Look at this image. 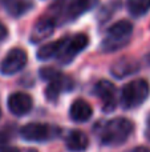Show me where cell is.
<instances>
[{
    "instance_id": "obj_1",
    "label": "cell",
    "mask_w": 150,
    "mask_h": 152,
    "mask_svg": "<svg viewBox=\"0 0 150 152\" xmlns=\"http://www.w3.org/2000/svg\"><path fill=\"white\" fill-rule=\"evenodd\" d=\"M133 129L134 126L129 119L116 118L102 124L98 129V136L104 145H120L129 139Z\"/></svg>"
},
{
    "instance_id": "obj_2",
    "label": "cell",
    "mask_w": 150,
    "mask_h": 152,
    "mask_svg": "<svg viewBox=\"0 0 150 152\" xmlns=\"http://www.w3.org/2000/svg\"><path fill=\"white\" fill-rule=\"evenodd\" d=\"M133 32V24L128 20H120L109 27L106 37L101 43V50L104 52H113L121 50L128 44L130 35Z\"/></svg>"
},
{
    "instance_id": "obj_3",
    "label": "cell",
    "mask_w": 150,
    "mask_h": 152,
    "mask_svg": "<svg viewBox=\"0 0 150 152\" xmlns=\"http://www.w3.org/2000/svg\"><path fill=\"white\" fill-rule=\"evenodd\" d=\"M150 94V86L145 79L129 81L121 91V104L125 110H132L141 105Z\"/></svg>"
},
{
    "instance_id": "obj_4",
    "label": "cell",
    "mask_w": 150,
    "mask_h": 152,
    "mask_svg": "<svg viewBox=\"0 0 150 152\" xmlns=\"http://www.w3.org/2000/svg\"><path fill=\"white\" fill-rule=\"evenodd\" d=\"M28 56L27 52L21 48H12L0 61V74L5 76L15 75L25 67Z\"/></svg>"
},
{
    "instance_id": "obj_5",
    "label": "cell",
    "mask_w": 150,
    "mask_h": 152,
    "mask_svg": "<svg viewBox=\"0 0 150 152\" xmlns=\"http://www.w3.org/2000/svg\"><path fill=\"white\" fill-rule=\"evenodd\" d=\"M89 44V37L85 34H77L73 37H68L58 55V60L63 64H69L82 50L88 47Z\"/></svg>"
},
{
    "instance_id": "obj_6",
    "label": "cell",
    "mask_w": 150,
    "mask_h": 152,
    "mask_svg": "<svg viewBox=\"0 0 150 152\" xmlns=\"http://www.w3.org/2000/svg\"><path fill=\"white\" fill-rule=\"evenodd\" d=\"M20 135L27 142H47L56 136L55 128L43 123H29L20 129Z\"/></svg>"
},
{
    "instance_id": "obj_7",
    "label": "cell",
    "mask_w": 150,
    "mask_h": 152,
    "mask_svg": "<svg viewBox=\"0 0 150 152\" xmlns=\"http://www.w3.org/2000/svg\"><path fill=\"white\" fill-rule=\"evenodd\" d=\"M94 94L98 99H101L104 105V111L110 112L117 105V96H116V87L113 83L108 80H100L94 86Z\"/></svg>"
},
{
    "instance_id": "obj_8",
    "label": "cell",
    "mask_w": 150,
    "mask_h": 152,
    "mask_svg": "<svg viewBox=\"0 0 150 152\" xmlns=\"http://www.w3.org/2000/svg\"><path fill=\"white\" fill-rule=\"evenodd\" d=\"M7 105L11 113H13L16 116H23V115H27L32 110L33 102H32V97L28 94L15 92V94H12L8 97Z\"/></svg>"
},
{
    "instance_id": "obj_9",
    "label": "cell",
    "mask_w": 150,
    "mask_h": 152,
    "mask_svg": "<svg viewBox=\"0 0 150 152\" xmlns=\"http://www.w3.org/2000/svg\"><path fill=\"white\" fill-rule=\"evenodd\" d=\"M73 88V81L71 77L60 74L56 79L49 81L47 89H45V96L48 100L53 102V100H57V97L60 96V94L63 91H69V89Z\"/></svg>"
},
{
    "instance_id": "obj_10",
    "label": "cell",
    "mask_w": 150,
    "mask_h": 152,
    "mask_svg": "<svg viewBox=\"0 0 150 152\" xmlns=\"http://www.w3.org/2000/svg\"><path fill=\"white\" fill-rule=\"evenodd\" d=\"M53 32H55V21L52 19H40L32 28L29 40L33 44H37V43L44 42L45 39L50 37Z\"/></svg>"
},
{
    "instance_id": "obj_11",
    "label": "cell",
    "mask_w": 150,
    "mask_h": 152,
    "mask_svg": "<svg viewBox=\"0 0 150 152\" xmlns=\"http://www.w3.org/2000/svg\"><path fill=\"white\" fill-rule=\"evenodd\" d=\"M140 71V64L137 60L132 58H122L118 59L113 66L110 67V72L114 77L117 79H124L126 76H130Z\"/></svg>"
},
{
    "instance_id": "obj_12",
    "label": "cell",
    "mask_w": 150,
    "mask_h": 152,
    "mask_svg": "<svg viewBox=\"0 0 150 152\" xmlns=\"http://www.w3.org/2000/svg\"><path fill=\"white\" fill-rule=\"evenodd\" d=\"M93 115V110L89 105V103H87L82 99H77L72 103L71 108H69V116L73 121L77 123H84L88 121Z\"/></svg>"
},
{
    "instance_id": "obj_13",
    "label": "cell",
    "mask_w": 150,
    "mask_h": 152,
    "mask_svg": "<svg viewBox=\"0 0 150 152\" xmlns=\"http://www.w3.org/2000/svg\"><path fill=\"white\" fill-rule=\"evenodd\" d=\"M97 4L98 0H71L66 7V16L68 19L73 20L92 11Z\"/></svg>"
},
{
    "instance_id": "obj_14",
    "label": "cell",
    "mask_w": 150,
    "mask_h": 152,
    "mask_svg": "<svg viewBox=\"0 0 150 152\" xmlns=\"http://www.w3.org/2000/svg\"><path fill=\"white\" fill-rule=\"evenodd\" d=\"M65 144H66V148H68L69 151L82 152L88 148L89 140H88V136L82 131L74 129V131H71L68 135H66Z\"/></svg>"
},
{
    "instance_id": "obj_15",
    "label": "cell",
    "mask_w": 150,
    "mask_h": 152,
    "mask_svg": "<svg viewBox=\"0 0 150 152\" xmlns=\"http://www.w3.org/2000/svg\"><path fill=\"white\" fill-rule=\"evenodd\" d=\"M66 39L68 37H63V39H58L57 42H52V43H48V44L43 45L37 51V59L39 60H49V59H53V58H58Z\"/></svg>"
},
{
    "instance_id": "obj_16",
    "label": "cell",
    "mask_w": 150,
    "mask_h": 152,
    "mask_svg": "<svg viewBox=\"0 0 150 152\" xmlns=\"http://www.w3.org/2000/svg\"><path fill=\"white\" fill-rule=\"evenodd\" d=\"M128 11L134 18H141L150 11V0H128Z\"/></svg>"
},
{
    "instance_id": "obj_17",
    "label": "cell",
    "mask_w": 150,
    "mask_h": 152,
    "mask_svg": "<svg viewBox=\"0 0 150 152\" xmlns=\"http://www.w3.org/2000/svg\"><path fill=\"white\" fill-rule=\"evenodd\" d=\"M32 7H33V4H32L29 0H15V1H12L11 4L5 5L8 13L15 16V18H19V16L27 13Z\"/></svg>"
},
{
    "instance_id": "obj_18",
    "label": "cell",
    "mask_w": 150,
    "mask_h": 152,
    "mask_svg": "<svg viewBox=\"0 0 150 152\" xmlns=\"http://www.w3.org/2000/svg\"><path fill=\"white\" fill-rule=\"evenodd\" d=\"M60 74H61V72L56 71V69H53V68H41V69H40V76H41V79L48 80V81L56 79Z\"/></svg>"
},
{
    "instance_id": "obj_19",
    "label": "cell",
    "mask_w": 150,
    "mask_h": 152,
    "mask_svg": "<svg viewBox=\"0 0 150 152\" xmlns=\"http://www.w3.org/2000/svg\"><path fill=\"white\" fill-rule=\"evenodd\" d=\"M9 137H12V131H9V129H1L0 131V147L7 144Z\"/></svg>"
},
{
    "instance_id": "obj_20",
    "label": "cell",
    "mask_w": 150,
    "mask_h": 152,
    "mask_svg": "<svg viewBox=\"0 0 150 152\" xmlns=\"http://www.w3.org/2000/svg\"><path fill=\"white\" fill-rule=\"evenodd\" d=\"M7 36H8L7 27H5L4 24L0 21V42H1V40H4V39H7Z\"/></svg>"
},
{
    "instance_id": "obj_21",
    "label": "cell",
    "mask_w": 150,
    "mask_h": 152,
    "mask_svg": "<svg viewBox=\"0 0 150 152\" xmlns=\"http://www.w3.org/2000/svg\"><path fill=\"white\" fill-rule=\"evenodd\" d=\"M129 152H150V150L146 147H137V148H133V150Z\"/></svg>"
},
{
    "instance_id": "obj_22",
    "label": "cell",
    "mask_w": 150,
    "mask_h": 152,
    "mask_svg": "<svg viewBox=\"0 0 150 152\" xmlns=\"http://www.w3.org/2000/svg\"><path fill=\"white\" fill-rule=\"evenodd\" d=\"M0 152H20L17 150V148H15V147H8V148H4V150H1Z\"/></svg>"
},
{
    "instance_id": "obj_23",
    "label": "cell",
    "mask_w": 150,
    "mask_h": 152,
    "mask_svg": "<svg viewBox=\"0 0 150 152\" xmlns=\"http://www.w3.org/2000/svg\"><path fill=\"white\" fill-rule=\"evenodd\" d=\"M0 1H1V4L4 5V7H5V5L11 4V3H12V1H15V0H0Z\"/></svg>"
},
{
    "instance_id": "obj_24",
    "label": "cell",
    "mask_w": 150,
    "mask_h": 152,
    "mask_svg": "<svg viewBox=\"0 0 150 152\" xmlns=\"http://www.w3.org/2000/svg\"><path fill=\"white\" fill-rule=\"evenodd\" d=\"M146 136H148V137H149V139H150V128L148 129V134H146Z\"/></svg>"
},
{
    "instance_id": "obj_25",
    "label": "cell",
    "mask_w": 150,
    "mask_h": 152,
    "mask_svg": "<svg viewBox=\"0 0 150 152\" xmlns=\"http://www.w3.org/2000/svg\"><path fill=\"white\" fill-rule=\"evenodd\" d=\"M0 118H1V111H0Z\"/></svg>"
},
{
    "instance_id": "obj_26",
    "label": "cell",
    "mask_w": 150,
    "mask_h": 152,
    "mask_svg": "<svg viewBox=\"0 0 150 152\" xmlns=\"http://www.w3.org/2000/svg\"><path fill=\"white\" fill-rule=\"evenodd\" d=\"M28 152H36V151H28Z\"/></svg>"
}]
</instances>
